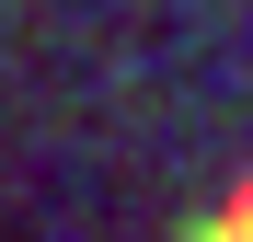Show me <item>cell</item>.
<instances>
[{
	"label": "cell",
	"instance_id": "cell-1",
	"mask_svg": "<svg viewBox=\"0 0 253 242\" xmlns=\"http://www.w3.org/2000/svg\"><path fill=\"white\" fill-rule=\"evenodd\" d=\"M184 242H253V173H242V185H230V208H219V219H196V231H184Z\"/></svg>",
	"mask_w": 253,
	"mask_h": 242
}]
</instances>
